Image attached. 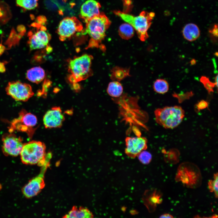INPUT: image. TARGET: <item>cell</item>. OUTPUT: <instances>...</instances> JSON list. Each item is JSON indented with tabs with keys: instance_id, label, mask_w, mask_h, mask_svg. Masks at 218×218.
Returning <instances> with one entry per match:
<instances>
[{
	"instance_id": "52a82bcc",
	"label": "cell",
	"mask_w": 218,
	"mask_h": 218,
	"mask_svg": "<svg viewBox=\"0 0 218 218\" xmlns=\"http://www.w3.org/2000/svg\"><path fill=\"white\" fill-rule=\"evenodd\" d=\"M93 59L92 56L85 54L70 60L68 67L72 81H80L91 75V66Z\"/></svg>"
},
{
	"instance_id": "9a60e30c",
	"label": "cell",
	"mask_w": 218,
	"mask_h": 218,
	"mask_svg": "<svg viewBox=\"0 0 218 218\" xmlns=\"http://www.w3.org/2000/svg\"><path fill=\"white\" fill-rule=\"evenodd\" d=\"M99 3L94 0H88L81 6L80 17L85 21L100 14Z\"/></svg>"
},
{
	"instance_id": "484cf974",
	"label": "cell",
	"mask_w": 218,
	"mask_h": 218,
	"mask_svg": "<svg viewBox=\"0 0 218 218\" xmlns=\"http://www.w3.org/2000/svg\"><path fill=\"white\" fill-rule=\"evenodd\" d=\"M137 157L140 161L145 165L149 164L152 158V156L150 153L145 150L141 152Z\"/></svg>"
},
{
	"instance_id": "cb8c5ba5",
	"label": "cell",
	"mask_w": 218,
	"mask_h": 218,
	"mask_svg": "<svg viewBox=\"0 0 218 218\" xmlns=\"http://www.w3.org/2000/svg\"><path fill=\"white\" fill-rule=\"evenodd\" d=\"M112 70L111 77L117 81H118L129 75L128 69L116 67Z\"/></svg>"
},
{
	"instance_id": "ffe728a7",
	"label": "cell",
	"mask_w": 218,
	"mask_h": 218,
	"mask_svg": "<svg viewBox=\"0 0 218 218\" xmlns=\"http://www.w3.org/2000/svg\"><path fill=\"white\" fill-rule=\"evenodd\" d=\"M123 87L119 81H114L110 82L107 89V94L111 97H118L122 94Z\"/></svg>"
},
{
	"instance_id": "5bb4252c",
	"label": "cell",
	"mask_w": 218,
	"mask_h": 218,
	"mask_svg": "<svg viewBox=\"0 0 218 218\" xmlns=\"http://www.w3.org/2000/svg\"><path fill=\"white\" fill-rule=\"evenodd\" d=\"M65 117L59 107L55 106L47 111L43 117L44 125L46 128L61 127Z\"/></svg>"
},
{
	"instance_id": "30bf717a",
	"label": "cell",
	"mask_w": 218,
	"mask_h": 218,
	"mask_svg": "<svg viewBox=\"0 0 218 218\" xmlns=\"http://www.w3.org/2000/svg\"><path fill=\"white\" fill-rule=\"evenodd\" d=\"M83 28L82 24L77 18L67 17L60 21L57 31L60 39L64 41L76 32L82 31Z\"/></svg>"
},
{
	"instance_id": "7a4b0ae2",
	"label": "cell",
	"mask_w": 218,
	"mask_h": 218,
	"mask_svg": "<svg viewBox=\"0 0 218 218\" xmlns=\"http://www.w3.org/2000/svg\"><path fill=\"white\" fill-rule=\"evenodd\" d=\"M114 13L133 27L141 41H145L148 38L147 31L155 16L154 12L143 11L136 16L120 11H115Z\"/></svg>"
},
{
	"instance_id": "1f68e13d",
	"label": "cell",
	"mask_w": 218,
	"mask_h": 218,
	"mask_svg": "<svg viewBox=\"0 0 218 218\" xmlns=\"http://www.w3.org/2000/svg\"><path fill=\"white\" fill-rule=\"evenodd\" d=\"M6 49V48L5 46L2 45V44L0 43V56L2 55L3 53L4 52L5 50Z\"/></svg>"
},
{
	"instance_id": "2e32d148",
	"label": "cell",
	"mask_w": 218,
	"mask_h": 218,
	"mask_svg": "<svg viewBox=\"0 0 218 218\" xmlns=\"http://www.w3.org/2000/svg\"><path fill=\"white\" fill-rule=\"evenodd\" d=\"M145 203L150 212H153L156 209L157 204H161L163 201L162 193L157 189L147 191Z\"/></svg>"
},
{
	"instance_id": "6da1fadb",
	"label": "cell",
	"mask_w": 218,
	"mask_h": 218,
	"mask_svg": "<svg viewBox=\"0 0 218 218\" xmlns=\"http://www.w3.org/2000/svg\"><path fill=\"white\" fill-rule=\"evenodd\" d=\"M86 33L91 39L88 48H100L102 51L106 50L105 46L102 43L105 37V32L109 28L111 21L103 13H100L85 21Z\"/></svg>"
},
{
	"instance_id": "d4e9b609",
	"label": "cell",
	"mask_w": 218,
	"mask_h": 218,
	"mask_svg": "<svg viewBox=\"0 0 218 218\" xmlns=\"http://www.w3.org/2000/svg\"><path fill=\"white\" fill-rule=\"evenodd\" d=\"M218 174L217 173L214 174L213 179L210 180L208 182V186L210 191L214 193L216 198L218 197Z\"/></svg>"
},
{
	"instance_id": "9c48e42d",
	"label": "cell",
	"mask_w": 218,
	"mask_h": 218,
	"mask_svg": "<svg viewBox=\"0 0 218 218\" xmlns=\"http://www.w3.org/2000/svg\"><path fill=\"white\" fill-rule=\"evenodd\" d=\"M5 90L7 95L16 101H26L34 95L29 84L19 81L9 82Z\"/></svg>"
},
{
	"instance_id": "4316f807",
	"label": "cell",
	"mask_w": 218,
	"mask_h": 218,
	"mask_svg": "<svg viewBox=\"0 0 218 218\" xmlns=\"http://www.w3.org/2000/svg\"><path fill=\"white\" fill-rule=\"evenodd\" d=\"M200 80L209 92L213 91V88L216 86L215 83L211 82L208 78L204 77H201Z\"/></svg>"
},
{
	"instance_id": "83f0119b",
	"label": "cell",
	"mask_w": 218,
	"mask_h": 218,
	"mask_svg": "<svg viewBox=\"0 0 218 218\" xmlns=\"http://www.w3.org/2000/svg\"><path fill=\"white\" fill-rule=\"evenodd\" d=\"M210 33L213 36L217 37L218 36V26L217 25L215 24L213 25L209 30Z\"/></svg>"
},
{
	"instance_id": "8fae6325",
	"label": "cell",
	"mask_w": 218,
	"mask_h": 218,
	"mask_svg": "<svg viewBox=\"0 0 218 218\" xmlns=\"http://www.w3.org/2000/svg\"><path fill=\"white\" fill-rule=\"evenodd\" d=\"M2 151L5 155L16 157L20 155L23 144L21 137L9 132L2 135Z\"/></svg>"
},
{
	"instance_id": "f1b7e54d",
	"label": "cell",
	"mask_w": 218,
	"mask_h": 218,
	"mask_svg": "<svg viewBox=\"0 0 218 218\" xmlns=\"http://www.w3.org/2000/svg\"><path fill=\"white\" fill-rule=\"evenodd\" d=\"M198 104L197 106L199 109H204L206 108L208 105L207 102L203 100L200 101Z\"/></svg>"
},
{
	"instance_id": "7c38bea8",
	"label": "cell",
	"mask_w": 218,
	"mask_h": 218,
	"mask_svg": "<svg viewBox=\"0 0 218 218\" xmlns=\"http://www.w3.org/2000/svg\"><path fill=\"white\" fill-rule=\"evenodd\" d=\"M38 30L35 33H28L29 40L28 44L30 50L40 49L47 46L51 38L50 34L46 31V28L38 24H35Z\"/></svg>"
},
{
	"instance_id": "3957f363",
	"label": "cell",
	"mask_w": 218,
	"mask_h": 218,
	"mask_svg": "<svg viewBox=\"0 0 218 218\" xmlns=\"http://www.w3.org/2000/svg\"><path fill=\"white\" fill-rule=\"evenodd\" d=\"M46 150L45 144L40 141L31 140L24 143L20 154L21 161L24 164H37L41 167L46 160Z\"/></svg>"
},
{
	"instance_id": "5b68a950",
	"label": "cell",
	"mask_w": 218,
	"mask_h": 218,
	"mask_svg": "<svg viewBox=\"0 0 218 218\" xmlns=\"http://www.w3.org/2000/svg\"><path fill=\"white\" fill-rule=\"evenodd\" d=\"M155 119L157 124L166 128L172 129L182 122L184 111L180 106L166 107L154 111Z\"/></svg>"
},
{
	"instance_id": "ac0fdd59",
	"label": "cell",
	"mask_w": 218,
	"mask_h": 218,
	"mask_svg": "<svg viewBox=\"0 0 218 218\" xmlns=\"http://www.w3.org/2000/svg\"><path fill=\"white\" fill-rule=\"evenodd\" d=\"M182 33L184 38L190 41L196 40L200 35L199 28L197 25L192 23L186 25L183 28Z\"/></svg>"
},
{
	"instance_id": "277c9868",
	"label": "cell",
	"mask_w": 218,
	"mask_h": 218,
	"mask_svg": "<svg viewBox=\"0 0 218 218\" xmlns=\"http://www.w3.org/2000/svg\"><path fill=\"white\" fill-rule=\"evenodd\" d=\"M175 179L181 182L186 187L196 189L200 187L202 182V176L199 167L194 164L184 162L178 166Z\"/></svg>"
},
{
	"instance_id": "4dcf8cb0",
	"label": "cell",
	"mask_w": 218,
	"mask_h": 218,
	"mask_svg": "<svg viewBox=\"0 0 218 218\" xmlns=\"http://www.w3.org/2000/svg\"><path fill=\"white\" fill-rule=\"evenodd\" d=\"M160 218H173V216L170 214L169 213H167L163 214L160 215L159 217Z\"/></svg>"
},
{
	"instance_id": "ba28073f",
	"label": "cell",
	"mask_w": 218,
	"mask_h": 218,
	"mask_svg": "<svg viewBox=\"0 0 218 218\" xmlns=\"http://www.w3.org/2000/svg\"><path fill=\"white\" fill-rule=\"evenodd\" d=\"M52 156L51 153H47L45 161L41 166V171L39 174L30 180L22 188V193L26 198H30L37 195L45 187V175L50 166Z\"/></svg>"
},
{
	"instance_id": "603a6c76",
	"label": "cell",
	"mask_w": 218,
	"mask_h": 218,
	"mask_svg": "<svg viewBox=\"0 0 218 218\" xmlns=\"http://www.w3.org/2000/svg\"><path fill=\"white\" fill-rule=\"evenodd\" d=\"M38 0H16L17 5L28 10L33 9L38 5Z\"/></svg>"
},
{
	"instance_id": "7402d4cb",
	"label": "cell",
	"mask_w": 218,
	"mask_h": 218,
	"mask_svg": "<svg viewBox=\"0 0 218 218\" xmlns=\"http://www.w3.org/2000/svg\"><path fill=\"white\" fill-rule=\"evenodd\" d=\"M153 88L156 92L160 94H164L168 91L169 84L166 80L163 79H158L154 82Z\"/></svg>"
},
{
	"instance_id": "d6a6232c",
	"label": "cell",
	"mask_w": 218,
	"mask_h": 218,
	"mask_svg": "<svg viewBox=\"0 0 218 218\" xmlns=\"http://www.w3.org/2000/svg\"><path fill=\"white\" fill-rule=\"evenodd\" d=\"M212 218H217L218 217V215L216 214H214L213 216H212Z\"/></svg>"
},
{
	"instance_id": "44dd1931",
	"label": "cell",
	"mask_w": 218,
	"mask_h": 218,
	"mask_svg": "<svg viewBox=\"0 0 218 218\" xmlns=\"http://www.w3.org/2000/svg\"><path fill=\"white\" fill-rule=\"evenodd\" d=\"M118 33L121 38L128 40L133 37L134 34V29L129 24L124 23L120 26Z\"/></svg>"
},
{
	"instance_id": "d6986e66",
	"label": "cell",
	"mask_w": 218,
	"mask_h": 218,
	"mask_svg": "<svg viewBox=\"0 0 218 218\" xmlns=\"http://www.w3.org/2000/svg\"><path fill=\"white\" fill-rule=\"evenodd\" d=\"M45 73L44 69L40 67H35L28 70L26 73V78L30 81L38 84L44 78Z\"/></svg>"
},
{
	"instance_id": "8992f818",
	"label": "cell",
	"mask_w": 218,
	"mask_h": 218,
	"mask_svg": "<svg viewBox=\"0 0 218 218\" xmlns=\"http://www.w3.org/2000/svg\"><path fill=\"white\" fill-rule=\"evenodd\" d=\"M37 118L35 115L24 109L19 112L18 116L10 123L9 132L15 131L26 133L30 138L32 137L36 130Z\"/></svg>"
},
{
	"instance_id": "f546056e",
	"label": "cell",
	"mask_w": 218,
	"mask_h": 218,
	"mask_svg": "<svg viewBox=\"0 0 218 218\" xmlns=\"http://www.w3.org/2000/svg\"><path fill=\"white\" fill-rule=\"evenodd\" d=\"M7 62H1L0 61V73H3L6 71L5 64L7 63Z\"/></svg>"
},
{
	"instance_id": "4fadbf2b",
	"label": "cell",
	"mask_w": 218,
	"mask_h": 218,
	"mask_svg": "<svg viewBox=\"0 0 218 218\" xmlns=\"http://www.w3.org/2000/svg\"><path fill=\"white\" fill-rule=\"evenodd\" d=\"M125 153L129 157L134 159L147 148V140L144 137H127L125 139Z\"/></svg>"
},
{
	"instance_id": "e0dca14e",
	"label": "cell",
	"mask_w": 218,
	"mask_h": 218,
	"mask_svg": "<svg viewBox=\"0 0 218 218\" xmlns=\"http://www.w3.org/2000/svg\"><path fill=\"white\" fill-rule=\"evenodd\" d=\"M93 213L87 208L83 206H73L71 209L63 217V218H92Z\"/></svg>"
}]
</instances>
